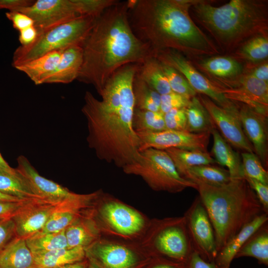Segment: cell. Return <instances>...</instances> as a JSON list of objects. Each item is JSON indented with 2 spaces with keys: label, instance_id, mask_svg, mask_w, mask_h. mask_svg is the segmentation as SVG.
<instances>
[{
  "label": "cell",
  "instance_id": "6da1fadb",
  "mask_svg": "<svg viewBox=\"0 0 268 268\" xmlns=\"http://www.w3.org/2000/svg\"><path fill=\"white\" fill-rule=\"evenodd\" d=\"M138 67L130 64L116 70L100 94L101 100L86 91L81 109L87 121L89 146L99 159L122 168L139 154L140 140L133 127V83Z\"/></svg>",
  "mask_w": 268,
  "mask_h": 268
},
{
  "label": "cell",
  "instance_id": "7a4b0ae2",
  "mask_svg": "<svg viewBox=\"0 0 268 268\" xmlns=\"http://www.w3.org/2000/svg\"><path fill=\"white\" fill-rule=\"evenodd\" d=\"M128 1L118 0L106 8L94 23L81 46L82 64L77 80L92 85L100 95L113 73L128 64H140L153 56L131 27Z\"/></svg>",
  "mask_w": 268,
  "mask_h": 268
},
{
  "label": "cell",
  "instance_id": "3957f363",
  "mask_svg": "<svg viewBox=\"0 0 268 268\" xmlns=\"http://www.w3.org/2000/svg\"><path fill=\"white\" fill-rule=\"evenodd\" d=\"M129 20L135 36L153 55L166 50L207 52L211 45L191 19L188 1L128 0Z\"/></svg>",
  "mask_w": 268,
  "mask_h": 268
},
{
  "label": "cell",
  "instance_id": "277c9868",
  "mask_svg": "<svg viewBox=\"0 0 268 268\" xmlns=\"http://www.w3.org/2000/svg\"><path fill=\"white\" fill-rule=\"evenodd\" d=\"M196 184L213 227L218 252L244 226L265 212L244 178L231 179L220 186Z\"/></svg>",
  "mask_w": 268,
  "mask_h": 268
},
{
  "label": "cell",
  "instance_id": "5b68a950",
  "mask_svg": "<svg viewBox=\"0 0 268 268\" xmlns=\"http://www.w3.org/2000/svg\"><path fill=\"white\" fill-rule=\"evenodd\" d=\"M134 242L150 259L187 263L194 252L184 216L150 219L143 235Z\"/></svg>",
  "mask_w": 268,
  "mask_h": 268
},
{
  "label": "cell",
  "instance_id": "8992f818",
  "mask_svg": "<svg viewBox=\"0 0 268 268\" xmlns=\"http://www.w3.org/2000/svg\"><path fill=\"white\" fill-rule=\"evenodd\" d=\"M91 213L102 236L130 242L142 237L150 221L136 209L101 190Z\"/></svg>",
  "mask_w": 268,
  "mask_h": 268
},
{
  "label": "cell",
  "instance_id": "52a82bcc",
  "mask_svg": "<svg viewBox=\"0 0 268 268\" xmlns=\"http://www.w3.org/2000/svg\"><path fill=\"white\" fill-rule=\"evenodd\" d=\"M196 11L202 22L225 40L238 38L255 30L264 19L258 3L246 0H232L218 7L199 2Z\"/></svg>",
  "mask_w": 268,
  "mask_h": 268
},
{
  "label": "cell",
  "instance_id": "ba28073f",
  "mask_svg": "<svg viewBox=\"0 0 268 268\" xmlns=\"http://www.w3.org/2000/svg\"><path fill=\"white\" fill-rule=\"evenodd\" d=\"M96 17H81L38 34L33 43L26 46L20 45L15 49L12 66L15 68L47 53L72 46H82Z\"/></svg>",
  "mask_w": 268,
  "mask_h": 268
},
{
  "label": "cell",
  "instance_id": "9c48e42d",
  "mask_svg": "<svg viewBox=\"0 0 268 268\" xmlns=\"http://www.w3.org/2000/svg\"><path fill=\"white\" fill-rule=\"evenodd\" d=\"M127 174L140 177L155 191L177 193L197 185L182 177L168 154L163 150L149 148L139 151L133 162L122 168Z\"/></svg>",
  "mask_w": 268,
  "mask_h": 268
},
{
  "label": "cell",
  "instance_id": "30bf717a",
  "mask_svg": "<svg viewBox=\"0 0 268 268\" xmlns=\"http://www.w3.org/2000/svg\"><path fill=\"white\" fill-rule=\"evenodd\" d=\"M34 21L39 34L61 24L84 16H93L95 5L91 0H37L20 10Z\"/></svg>",
  "mask_w": 268,
  "mask_h": 268
},
{
  "label": "cell",
  "instance_id": "8fae6325",
  "mask_svg": "<svg viewBox=\"0 0 268 268\" xmlns=\"http://www.w3.org/2000/svg\"><path fill=\"white\" fill-rule=\"evenodd\" d=\"M85 256L102 268H144L150 259L135 242L101 237L85 248Z\"/></svg>",
  "mask_w": 268,
  "mask_h": 268
},
{
  "label": "cell",
  "instance_id": "7c38bea8",
  "mask_svg": "<svg viewBox=\"0 0 268 268\" xmlns=\"http://www.w3.org/2000/svg\"><path fill=\"white\" fill-rule=\"evenodd\" d=\"M184 216L193 251L204 261L214 263L218 252L214 231L199 197L195 199Z\"/></svg>",
  "mask_w": 268,
  "mask_h": 268
},
{
  "label": "cell",
  "instance_id": "4fadbf2b",
  "mask_svg": "<svg viewBox=\"0 0 268 268\" xmlns=\"http://www.w3.org/2000/svg\"><path fill=\"white\" fill-rule=\"evenodd\" d=\"M160 62L173 67L181 73L197 92L210 97L217 105L229 111L238 112L234 103L228 99L222 89L212 83L197 70L183 57L173 51L158 52L154 54Z\"/></svg>",
  "mask_w": 268,
  "mask_h": 268
},
{
  "label": "cell",
  "instance_id": "5bb4252c",
  "mask_svg": "<svg viewBox=\"0 0 268 268\" xmlns=\"http://www.w3.org/2000/svg\"><path fill=\"white\" fill-rule=\"evenodd\" d=\"M140 140L139 151L149 148L165 150L176 148L206 151L210 133H193L166 130L154 133H137Z\"/></svg>",
  "mask_w": 268,
  "mask_h": 268
},
{
  "label": "cell",
  "instance_id": "9a60e30c",
  "mask_svg": "<svg viewBox=\"0 0 268 268\" xmlns=\"http://www.w3.org/2000/svg\"><path fill=\"white\" fill-rule=\"evenodd\" d=\"M58 205L44 199L25 201L11 218L16 237L26 239L40 232Z\"/></svg>",
  "mask_w": 268,
  "mask_h": 268
},
{
  "label": "cell",
  "instance_id": "2e32d148",
  "mask_svg": "<svg viewBox=\"0 0 268 268\" xmlns=\"http://www.w3.org/2000/svg\"><path fill=\"white\" fill-rule=\"evenodd\" d=\"M201 101L226 141L245 152H255L243 130L239 112L225 109L207 98L201 97Z\"/></svg>",
  "mask_w": 268,
  "mask_h": 268
},
{
  "label": "cell",
  "instance_id": "e0dca14e",
  "mask_svg": "<svg viewBox=\"0 0 268 268\" xmlns=\"http://www.w3.org/2000/svg\"><path fill=\"white\" fill-rule=\"evenodd\" d=\"M17 161L16 169L28 180L43 199L59 205L71 200L77 195V194L41 176L25 156H19Z\"/></svg>",
  "mask_w": 268,
  "mask_h": 268
},
{
  "label": "cell",
  "instance_id": "ac0fdd59",
  "mask_svg": "<svg viewBox=\"0 0 268 268\" xmlns=\"http://www.w3.org/2000/svg\"><path fill=\"white\" fill-rule=\"evenodd\" d=\"M239 87L223 89L229 100L243 102L255 111L268 117V84L251 75L243 78Z\"/></svg>",
  "mask_w": 268,
  "mask_h": 268
},
{
  "label": "cell",
  "instance_id": "d6986e66",
  "mask_svg": "<svg viewBox=\"0 0 268 268\" xmlns=\"http://www.w3.org/2000/svg\"><path fill=\"white\" fill-rule=\"evenodd\" d=\"M244 133L261 161L266 164L268 158L267 116L244 105L239 110Z\"/></svg>",
  "mask_w": 268,
  "mask_h": 268
},
{
  "label": "cell",
  "instance_id": "ffe728a7",
  "mask_svg": "<svg viewBox=\"0 0 268 268\" xmlns=\"http://www.w3.org/2000/svg\"><path fill=\"white\" fill-rule=\"evenodd\" d=\"M83 61L81 46L75 45L62 50L60 60L54 71L44 83L67 84L76 79Z\"/></svg>",
  "mask_w": 268,
  "mask_h": 268
},
{
  "label": "cell",
  "instance_id": "44dd1931",
  "mask_svg": "<svg viewBox=\"0 0 268 268\" xmlns=\"http://www.w3.org/2000/svg\"><path fill=\"white\" fill-rule=\"evenodd\" d=\"M268 213L263 212L244 226L218 252L214 260L219 268H230L238 251L248 239L262 225L268 222Z\"/></svg>",
  "mask_w": 268,
  "mask_h": 268
},
{
  "label": "cell",
  "instance_id": "7402d4cb",
  "mask_svg": "<svg viewBox=\"0 0 268 268\" xmlns=\"http://www.w3.org/2000/svg\"><path fill=\"white\" fill-rule=\"evenodd\" d=\"M67 247L84 249L102 237L101 232L91 213V208L65 229Z\"/></svg>",
  "mask_w": 268,
  "mask_h": 268
},
{
  "label": "cell",
  "instance_id": "603a6c76",
  "mask_svg": "<svg viewBox=\"0 0 268 268\" xmlns=\"http://www.w3.org/2000/svg\"><path fill=\"white\" fill-rule=\"evenodd\" d=\"M0 268H35L25 239L15 237L0 252Z\"/></svg>",
  "mask_w": 268,
  "mask_h": 268
},
{
  "label": "cell",
  "instance_id": "cb8c5ba5",
  "mask_svg": "<svg viewBox=\"0 0 268 268\" xmlns=\"http://www.w3.org/2000/svg\"><path fill=\"white\" fill-rule=\"evenodd\" d=\"M210 134L213 140L211 152L216 162L227 168L231 179L244 178L242 162L238 153L232 149L216 128Z\"/></svg>",
  "mask_w": 268,
  "mask_h": 268
},
{
  "label": "cell",
  "instance_id": "d4e9b609",
  "mask_svg": "<svg viewBox=\"0 0 268 268\" xmlns=\"http://www.w3.org/2000/svg\"><path fill=\"white\" fill-rule=\"evenodd\" d=\"M35 268H55L86 258L85 249L77 247L33 254Z\"/></svg>",
  "mask_w": 268,
  "mask_h": 268
},
{
  "label": "cell",
  "instance_id": "484cf974",
  "mask_svg": "<svg viewBox=\"0 0 268 268\" xmlns=\"http://www.w3.org/2000/svg\"><path fill=\"white\" fill-rule=\"evenodd\" d=\"M62 50L53 51L19 66L15 68L24 73L36 85L44 84L45 80L54 71Z\"/></svg>",
  "mask_w": 268,
  "mask_h": 268
},
{
  "label": "cell",
  "instance_id": "4316f807",
  "mask_svg": "<svg viewBox=\"0 0 268 268\" xmlns=\"http://www.w3.org/2000/svg\"><path fill=\"white\" fill-rule=\"evenodd\" d=\"M135 74L160 95L172 92L160 62L154 56L138 65Z\"/></svg>",
  "mask_w": 268,
  "mask_h": 268
},
{
  "label": "cell",
  "instance_id": "83f0119b",
  "mask_svg": "<svg viewBox=\"0 0 268 268\" xmlns=\"http://www.w3.org/2000/svg\"><path fill=\"white\" fill-rule=\"evenodd\" d=\"M165 151L171 157L179 174L183 178L187 171L192 167L213 165L217 163L206 151L176 148H168Z\"/></svg>",
  "mask_w": 268,
  "mask_h": 268
},
{
  "label": "cell",
  "instance_id": "f1b7e54d",
  "mask_svg": "<svg viewBox=\"0 0 268 268\" xmlns=\"http://www.w3.org/2000/svg\"><path fill=\"white\" fill-rule=\"evenodd\" d=\"M17 171L15 175L0 172V192L24 201L43 199L28 180Z\"/></svg>",
  "mask_w": 268,
  "mask_h": 268
},
{
  "label": "cell",
  "instance_id": "f546056e",
  "mask_svg": "<svg viewBox=\"0 0 268 268\" xmlns=\"http://www.w3.org/2000/svg\"><path fill=\"white\" fill-rule=\"evenodd\" d=\"M251 257L260 264L268 266V222L258 229L245 242L235 255V258Z\"/></svg>",
  "mask_w": 268,
  "mask_h": 268
},
{
  "label": "cell",
  "instance_id": "4dcf8cb0",
  "mask_svg": "<svg viewBox=\"0 0 268 268\" xmlns=\"http://www.w3.org/2000/svg\"><path fill=\"white\" fill-rule=\"evenodd\" d=\"M185 111L188 132L193 133H211L216 128L208 111L196 97L191 99Z\"/></svg>",
  "mask_w": 268,
  "mask_h": 268
},
{
  "label": "cell",
  "instance_id": "1f68e13d",
  "mask_svg": "<svg viewBox=\"0 0 268 268\" xmlns=\"http://www.w3.org/2000/svg\"><path fill=\"white\" fill-rule=\"evenodd\" d=\"M184 178L195 184L202 183L212 186H222L231 180L228 170L213 165L192 167L187 171Z\"/></svg>",
  "mask_w": 268,
  "mask_h": 268
},
{
  "label": "cell",
  "instance_id": "d6a6232c",
  "mask_svg": "<svg viewBox=\"0 0 268 268\" xmlns=\"http://www.w3.org/2000/svg\"><path fill=\"white\" fill-rule=\"evenodd\" d=\"M32 254L68 248L65 230L56 232H39L25 239Z\"/></svg>",
  "mask_w": 268,
  "mask_h": 268
},
{
  "label": "cell",
  "instance_id": "836d02e7",
  "mask_svg": "<svg viewBox=\"0 0 268 268\" xmlns=\"http://www.w3.org/2000/svg\"><path fill=\"white\" fill-rule=\"evenodd\" d=\"M135 108L154 112L160 111V96L136 74L133 83Z\"/></svg>",
  "mask_w": 268,
  "mask_h": 268
},
{
  "label": "cell",
  "instance_id": "e575fe53",
  "mask_svg": "<svg viewBox=\"0 0 268 268\" xmlns=\"http://www.w3.org/2000/svg\"><path fill=\"white\" fill-rule=\"evenodd\" d=\"M133 127L136 133H154L166 130L164 114L135 108Z\"/></svg>",
  "mask_w": 268,
  "mask_h": 268
},
{
  "label": "cell",
  "instance_id": "d590c367",
  "mask_svg": "<svg viewBox=\"0 0 268 268\" xmlns=\"http://www.w3.org/2000/svg\"><path fill=\"white\" fill-rule=\"evenodd\" d=\"M202 66L209 72L221 77L235 76L241 73V65L228 57H218L205 60Z\"/></svg>",
  "mask_w": 268,
  "mask_h": 268
},
{
  "label": "cell",
  "instance_id": "8d00e7d4",
  "mask_svg": "<svg viewBox=\"0 0 268 268\" xmlns=\"http://www.w3.org/2000/svg\"><path fill=\"white\" fill-rule=\"evenodd\" d=\"M160 63L172 92L190 99L195 97L197 92L181 73L169 65Z\"/></svg>",
  "mask_w": 268,
  "mask_h": 268
},
{
  "label": "cell",
  "instance_id": "74e56055",
  "mask_svg": "<svg viewBox=\"0 0 268 268\" xmlns=\"http://www.w3.org/2000/svg\"><path fill=\"white\" fill-rule=\"evenodd\" d=\"M242 157L244 177H247L268 185V172L256 154L254 153L244 152L242 153Z\"/></svg>",
  "mask_w": 268,
  "mask_h": 268
},
{
  "label": "cell",
  "instance_id": "f35d334b",
  "mask_svg": "<svg viewBox=\"0 0 268 268\" xmlns=\"http://www.w3.org/2000/svg\"><path fill=\"white\" fill-rule=\"evenodd\" d=\"M242 54L247 59L257 62L268 58V41L264 37H258L247 43L242 49Z\"/></svg>",
  "mask_w": 268,
  "mask_h": 268
},
{
  "label": "cell",
  "instance_id": "ab89813d",
  "mask_svg": "<svg viewBox=\"0 0 268 268\" xmlns=\"http://www.w3.org/2000/svg\"><path fill=\"white\" fill-rule=\"evenodd\" d=\"M166 130L187 131V117L185 108L174 109L164 114Z\"/></svg>",
  "mask_w": 268,
  "mask_h": 268
},
{
  "label": "cell",
  "instance_id": "60d3db41",
  "mask_svg": "<svg viewBox=\"0 0 268 268\" xmlns=\"http://www.w3.org/2000/svg\"><path fill=\"white\" fill-rule=\"evenodd\" d=\"M191 99L173 92L161 95L160 111L164 114L172 109L185 108Z\"/></svg>",
  "mask_w": 268,
  "mask_h": 268
},
{
  "label": "cell",
  "instance_id": "b9f144b4",
  "mask_svg": "<svg viewBox=\"0 0 268 268\" xmlns=\"http://www.w3.org/2000/svg\"><path fill=\"white\" fill-rule=\"evenodd\" d=\"M244 178L256 195L264 211L268 213V185L247 177Z\"/></svg>",
  "mask_w": 268,
  "mask_h": 268
},
{
  "label": "cell",
  "instance_id": "7bdbcfd3",
  "mask_svg": "<svg viewBox=\"0 0 268 268\" xmlns=\"http://www.w3.org/2000/svg\"><path fill=\"white\" fill-rule=\"evenodd\" d=\"M15 236V224L12 218L0 221V252Z\"/></svg>",
  "mask_w": 268,
  "mask_h": 268
},
{
  "label": "cell",
  "instance_id": "ee69618b",
  "mask_svg": "<svg viewBox=\"0 0 268 268\" xmlns=\"http://www.w3.org/2000/svg\"><path fill=\"white\" fill-rule=\"evenodd\" d=\"M6 18L10 20L13 27L19 32L25 28L33 26L34 21L27 15L18 11H8Z\"/></svg>",
  "mask_w": 268,
  "mask_h": 268
},
{
  "label": "cell",
  "instance_id": "f6af8a7d",
  "mask_svg": "<svg viewBox=\"0 0 268 268\" xmlns=\"http://www.w3.org/2000/svg\"><path fill=\"white\" fill-rule=\"evenodd\" d=\"M144 268H189L188 264L173 261L160 257L150 259Z\"/></svg>",
  "mask_w": 268,
  "mask_h": 268
},
{
  "label": "cell",
  "instance_id": "bcb514c9",
  "mask_svg": "<svg viewBox=\"0 0 268 268\" xmlns=\"http://www.w3.org/2000/svg\"><path fill=\"white\" fill-rule=\"evenodd\" d=\"M25 201L20 202L0 201V221L11 218Z\"/></svg>",
  "mask_w": 268,
  "mask_h": 268
},
{
  "label": "cell",
  "instance_id": "7dc6e473",
  "mask_svg": "<svg viewBox=\"0 0 268 268\" xmlns=\"http://www.w3.org/2000/svg\"><path fill=\"white\" fill-rule=\"evenodd\" d=\"M34 1L33 0H0V9L19 11L23 8L32 5Z\"/></svg>",
  "mask_w": 268,
  "mask_h": 268
},
{
  "label": "cell",
  "instance_id": "c3c4849f",
  "mask_svg": "<svg viewBox=\"0 0 268 268\" xmlns=\"http://www.w3.org/2000/svg\"><path fill=\"white\" fill-rule=\"evenodd\" d=\"M19 32L18 40L22 46H26L33 43L38 35L37 31L34 26L23 29Z\"/></svg>",
  "mask_w": 268,
  "mask_h": 268
},
{
  "label": "cell",
  "instance_id": "681fc988",
  "mask_svg": "<svg viewBox=\"0 0 268 268\" xmlns=\"http://www.w3.org/2000/svg\"><path fill=\"white\" fill-rule=\"evenodd\" d=\"M188 264L189 268H216L214 263L204 261L195 252L192 253Z\"/></svg>",
  "mask_w": 268,
  "mask_h": 268
},
{
  "label": "cell",
  "instance_id": "f907efd6",
  "mask_svg": "<svg viewBox=\"0 0 268 268\" xmlns=\"http://www.w3.org/2000/svg\"><path fill=\"white\" fill-rule=\"evenodd\" d=\"M252 76L267 82L268 81V65L265 63L261 66L257 67L250 74Z\"/></svg>",
  "mask_w": 268,
  "mask_h": 268
},
{
  "label": "cell",
  "instance_id": "816d5d0a",
  "mask_svg": "<svg viewBox=\"0 0 268 268\" xmlns=\"http://www.w3.org/2000/svg\"><path fill=\"white\" fill-rule=\"evenodd\" d=\"M0 172L15 175L17 173L16 169L11 167L3 159L0 153Z\"/></svg>",
  "mask_w": 268,
  "mask_h": 268
},
{
  "label": "cell",
  "instance_id": "f5cc1de1",
  "mask_svg": "<svg viewBox=\"0 0 268 268\" xmlns=\"http://www.w3.org/2000/svg\"><path fill=\"white\" fill-rule=\"evenodd\" d=\"M55 268H88V260L86 258L82 261L66 264Z\"/></svg>",
  "mask_w": 268,
  "mask_h": 268
},
{
  "label": "cell",
  "instance_id": "db71d44e",
  "mask_svg": "<svg viewBox=\"0 0 268 268\" xmlns=\"http://www.w3.org/2000/svg\"><path fill=\"white\" fill-rule=\"evenodd\" d=\"M25 201L17 198L4 194L0 192V201L20 202Z\"/></svg>",
  "mask_w": 268,
  "mask_h": 268
},
{
  "label": "cell",
  "instance_id": "11a10c76",
  "mask_svg": "<svg viewBox=\"0 0 268 268\" xmlns=\"http://www.w3.org/2000/svg\"><path fill=\"white\" fill-rule=\"evenodd\" d=\"M88 260V268H102L98 264L94 262L87 259Z\"/></svg>",
  "mask_w": 268,
  "mask_h": 268
},
{
  "label": "cell",
  "instance_id": "9f6ffc18",
  "mask_svg": "<svg viewBox=\"0 0 268 268\" xmlns=\"http://www.w3.org/2000/svg\"><path fill=\"white\" fill-rule=\"evenodd\" d=\"M216 268H218V267H217L216 266Z\"/></svg>",
  "mask_w": 268,
  "mask_h": 268
}]
</instances>
